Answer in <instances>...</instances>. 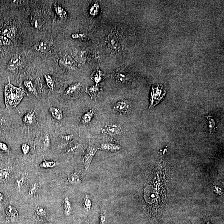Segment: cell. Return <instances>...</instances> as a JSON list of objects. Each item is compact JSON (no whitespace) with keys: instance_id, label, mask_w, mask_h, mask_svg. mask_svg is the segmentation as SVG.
<instances>
[{"instance_id":"cell-1","label":"cell","mask_w":224,"mask_h":224,"mask_svg":"<svg viewBox=\"0 0 224 224\" xmlns=\"http://www.w3.org/2000/svg\"><path fill=\"white\" fill-rule=\"evenodd\" d=\"M8 81L4 90L5 104L7 109L16 107L26 95L21 88L11 84L9 80Z\"/></svg>"},{"instance_id":"cell-2","label":"cell","mask_w":224,"mask_h":224,"mask_svg":"<svg viewBox=\"0 0 224 224\" xmlns=\"http://www.w3.org/2000/svg\"><path fill=\"white\" fill-rule=\"evenodd\" d=\"M166 94L165 88L161 84H154L152 86L151 96L149 109L153 108L164 99Z\"/></svg>"},{"instance_id":"cell-3","label":"cell","mask_w":224,"mask_h":224,"mask_svg":"<svg viewBox=\"0 0 224 224\" xmlns=\"http://www.w3.org/2000/svg\"><path fill=\"white\" fill-rule=\"evenodd\" d=\"M98 149L99 148L90 145L86 148L83 156V162L86 171L89 169L92 161Z\"/></svg>"},{"instance_id":"cell-4","label":"cell","mask_w":224,"mask_h":224,"mask_svg":"<svg viewBox=\"0 0 224 224\" xmlns=\"http://www.w3.org/2000/svg\"><path fill=\"white\" fill-rule=\"evenodd\" d=\"M122 127L117 124L111 123L107 124L103 129V133L109 136H115L122 133Z\"/></svg>"},{"instance_id":"cell-5","label":"cell","mask_w":224,"mask_h":224,"mask_svg":"<svg viewBox=\"0 0 224 224\" xmlns=\"http://www.w3.org/2000/svg\"><path fill=\"white\" fill-rule=\"evenodd\" d=\"M86 92L90 96L92 99L96 100L103 94V89L98 85H96L86 88Z\"/></svg>"},{"instance_id":"cell-6","label":"cell","mask_w":224,"mask_h":224,"mask_svg":"<svg viewBox=\"0 0 224 224\" xmlns=\"http://www.w3.org/2000/svg\"><path fill=\"white\" fill-rule=\"evenodd\" d=\"M129 102L127 100L118 101L115 104L114 109L117 112L121 114H126L129 108Z\"/></svg>"},{"instance_id":"cell-7","label":"cell","mask_w":224,"mask_h":224,"mask_svg":"<svg viewBox=\"0 0 224 224\" xmlns=\"http://www.w3.org/2000/svg\"><path fill=\"white\" fill-rule=\"evenodd\" d=\"M5 215L8 220H12L18 217L19 213L16 207L12 205H9L5 209Z\"/></svg>"},{"instance_id":"cell-8","label":"cell","mask_w":224,"mask_h":224,"mask_svg":"<svg viewBox=\"0 0 224 224\" xmlns=\"http://www.w3.org/2000/svg\"><path fill=\"white\" fill-rule=\"evenodd\" d=\"M36 118V111L34 110H30L24 116L23 122L26 125H32L35 122Z\"/></svg>"},{"instance_id":"cell-9","label":"cell","mask_w":224,"mask_h":224,"mask_svg":"<svg viewBox=\"0 0 224 224\" xmlns=\"http://www.w3.org/2000/svg\"><path fill=\"white\" fill-rule=\"evenodd\" d=\"M60 64L69 69H72L74 67V63L70 55L66 54L62 57L59 61Z\"/></svg>"},{"instance_id":"cell-10","label":"cell","mask_w":224,"mask_h":224,"mask_svg":"<svg viewBox=\"0 0 224 224\" xmlns=\"http://www.w3.org/2000/svg\"><path fill=\"white\" fill-rule=\"evenodd\" d=\"M108 43L109 47L114 50H118L120 48V45L118 40L115 35L111 33L108 37Z\"/></svg>"},{"instance_id":"cell-11","label":"cell","mask_w":224,"mask_h":224,"mask_svg":"<svg viewBox=\"0 0 224 224\" xmlns=\"http://www.w3.org/2000/svg\"><path fill=\"white\" fill-rule=\"evenodd\" d=\"M19 62V57L17 54L14 55L11 57V60H10L8 63V69L11 71L16 70L18 67Z\"/></svg>"},{"instance_id":"cell-12","label":"cell","mask_w":224,"mask_h":224,"mask_svg":"<svg viewBox=\"0 0 224 224\" xmlns=\"http://www.w3.org/2000/svg\"><path fill=\"white\" fill-rule=\"evenodd\" d=\"M50 111L54 118L60 122L62 121L64 116L63 112L60 109L57 107H51L50 108Z\"/></svg>"},{"instance_id":"cell-13","label":"cell","mask_w":224,"mask_h":224,"mask_svg":"<svg viewBox=\"0 0 224 224\" xmlns=\"http://www.w3.org/2000/svg\"><path fill=\"white\" fill-rule=\"evenodd\" d=\"M100 148L108 151L115 152L120 150L121 147L119 145L114 143H105L101 144Z\"/></svg>"},{"instance_id":"cell-14","label":"cell","mask_w":224,"mask_h":224,"mask_svg":"<svg viewBox=\"0 0 224 224\" xmlns=\"http://www.w3.org/2000/svg\"><path fill=\"white\" fill-rule=\"evenodd\" d=\"M91 77L93 80L97 83V85H98V83L103 80L106 76L105 74H104L101 71L97 70L95 71L91 74Z\"/></svg>"},{"instance_id":"cell-15","label":"cell","mask_w":224,"mask_h":224,"mask_svg":"<svg viewBox=\"0 0 224 224\" xmlns=\"http://www.w3.org/2000/svg\"><path fill=\"white\" fill-rule=\"evenodd\" d=\"M63 208L66 216H69L72 212V204L68 197H66L63 200Z\"/></svg>"},{"instance_id":"cell-16","label":"cell","mask_w":224,"mask_h":224,"mask_svg":"<svg viewBox=\"0 0 224 224\" xmlns=\"http://www.w3.org/2000/svg\"><path fill=\"white\" fill-rule=\"evenodd\" d=\"M68 181L71 184L76 185L79 184L81 182V179L79 175L77 173L73 172L70 173L68 175Z\"/></svg>"},{"instance_id":"cell-17","label":"cell","mask_w":224,"mask_h":224,"mask_svg":"<svg viewBox=\"0 0 224 224\" xmlns=\"http://www.w3.org/2000/svg\"><path fill=\"white\" fill-rule=\"evenodd\" d=\"M81 84L80 83H76L72 84L69 86L64 91V95L66 96L72 94L78 91L80 88Z\"/></svg>"},{"instance_id":"cell-18","label":"cell","mask_w":224,"mask_h":224,"mask_svg":"<svg viewBox=\"0 0 224 224\" xmlns=\"http://www.w3.org/2000/svg\"><path fill=\"white\" fill-rule=\"evenodd\" d=\"M11 168H5L0 169V182H4L7 181L10 176Z\"/></svg>"},{"instance_id":"cell-19","label":"cell","mask_w":224,"mask_h":224,"mask_svg":"<svg viewBox=\"0 0 224 224\" xmlns=\"http://www.w3.org/2000/svg\"><path fill=\"white\" fill-rule=\"evenodd\" d=\"M24 85L26 88L28 90L29 92L32 94L35 95L36 97L38 98V94L36 89L32 81L30 80H27L24 82Z\"/></svg>"},{"instance_id":"cell-20","label":"cell","mask_w":224,"mask_h":224,"mask_svg":"<svg viewBox=\"0 0 224 224\" xmlns=\"http://www.w3.org/2000/svg\"><path fill=\"white\" fill-rule=\"evenodd\" d=\"M94 115V112L92 110H90L85 112L81 116L82 122L84 124H88L91 122Z\"/></svg>"},{"instance_id":"cell-21","label":"cell","mask_w":224,"mask_h":224,"mask_svg":"<svg viewBox=\"0 0 224 224\" xmlns=\"http://www.w3.org/2000/svg\"><path fill=\"white\" fill-rule=\"evenodd\" d=\"M43 161L39 165L40 168L42 169H51L56 166V162L53 161H47L45 159L44 157H43Z\"/></svg>"},{"instance_id":"cell-22","label":"cell","mask_w":224,"mask_h":224,"mask_svg":"<svg viewBox=\"0 0 224 224\" xmlns=\"http://www.w3.org/2000/svg\"><path fill=\"white\" fill-rule=\"evenodd\" d=\"M74 57L75 60L80 63H84L86 61V56H85V53L84 51L77 50L74 52Z\"/></svg>"},{"instance_id":"cell-23","label":"cell","mask_w":224,"mask_h":224,"mask_svg":"<svg viewBox=\"0 0 224 224\" xmlns=\"http://www.w3.org/2000/svg\"><path fill=\"white\" fill-rule=\"evenodd\" d=\"M31 24L36 28H39L41 27L43 21L41 20V18L40 16L37 15H34L32 16L31 19Z\"/></svg>"},{"instance_id":"cell-24","label":"cell","mask_w":224,"mask_h":224,"mask_svg":"<svg viewBox=\"0 0 224 224\" xmlns=\"http://www.w3.org/2000/svg\"><path fill=\"white\" fill-rule=\"evenodd\" d=\"M115 78L118 82H123L128 79V76L127 73L122 71L116 74Z\"/></svg>"},{"instance_id":"cell-25","label":"cell","mask_w":224,"mask_h":224,"mask_svg":"<svg viewBox=\"0 0 224 224\" xmlns=\"http://www.w3.org/2000/svg\"><path fill=\"white\" fill-rule=\"evenodd\" d=\"M3 34L8 38L13 39L16 37V30L14 28H5L3 31Z\"/></svg>"},{"instance_id":"cell-26","label":"cell","mask_w":224,"mask_h":224,"mask_svg":"<svg viewBox=\"0 0 224 224\" xmlns=\"http://www.w3.org/2000/svg\"><path fill=\"white\" fill-rule=\"evenodd\" d=\"M35 212L37 216L40 217H45L48 214L46 209L41 206H38L36 207Z\"/></svg>"},{"instance_id":"cell-27","label":"cell","mask_w":224,"mask_h":224,"mask_svg":"<svg viewBox=\"0 0 224 224\" xmlns=\"http://www.w3.org/2000/svg\"><path fill=\"white\" fill-rule=\"evenodd\" d=\"M26 179L27 178L26 175L22 174L16 180V185L18 189H22L24 187L26 183Z\"/></svg>"},{"instance_id":"cell-28","label":"cell","mask_w":224,"mask_h":224,"mask_svg":"<svg viewBox=\"0 0 224 224\" xmlns=\"http://www.w3.org/2000/svg\"><path fill=\"white\" fill-rule=\"evenodd\" d=\"M39 185L37 183H34L29 187L28 191V195L29 197H33L36 194L38 189Z\"/></svg>"},{"instance_id":"cell-29","label":"cell","mask_w":224,"mask_h":224,"mask_svg":"<svg viewBox=\"0 0 224 224\" xmlns=\"http://www.w3.org/2000/svg\"><path fill=\"white\" fill-rule=\"evenodd\" d=\"M37 48L38 51L42 53H46L48 51L49 45L46 41H41L38 45Z\"/></svg>"},{"instance_id":"cell-30","label":"cell","mask_w":224,"mask_h":224,"mask_svg":"<svg viewBox=\"0 0 224 224\" xmlns=\"http://www.w3.org/2000/svg\"><path fill=\"white\" fill-rule=\"evenodd\" d=\"M44 76L47 86L50 89L53 90L54 88V82L53 78L49 74H45Z\"/></svg>"},{"instance_id":"cell-31","label":"cell","mask_w":224,"mask_h":224,"mask_svg":"<svg viewBox=\"0 0 224 224\" xmlns=\"http://www.w3.org/2000/svg\"><path fill=\"white\" fill-rule=\"evenodd\" d=\"M78 144L75 142H72L70 143L66 148V152L67 153H70L75 151L78 148Z\"/></svg>"},{"instance_id":"cell-32","label":"cell","mask_w":224,"mask_h":224,"mask_svg":"<svg viewBox=\"0 0 224 224\" xmlns=\"http://www.w3.org/2000/svg\"><path fill=\"white\" fill-rule=\"evenodd\" d=\"M55 10L56 12L61 18H65L67 16L66 11L60 6H58L56 7Z\"/></svg>"},{"instance_id":"cell-33","label":"cell","mask_w":224,"mask_h":224,"mask_svg":"<svg viewBox=\"0 0 224 224\" xmlns=\"http://www.w3.org/2000/svg\"><path fill=\"white\" fill-rule=\"evenodd\" d=\"M207 123L210 132L213 133L215 130V122L213 119H212L210 116L207 117Z\"/></svg>"},{"instance_id":"cell-34","label":"cell","mask_w":224,"mask_h":224,"mask_svg":"<svg viewBox=\"0 0 224 224\" xmlns=\"http://www.w3.org/2000/svg\"><path fill=\"white\" fill-rule=\"evenodd\" d=\"M44 147L45 149L50 148V138L49 134H47L44 137L42 140Z\"/></svg>"},{"instance_id":"cell-35","label":"cell","mask_w":224,"mask_h":224,"mask_svg":"<svg viewBox=\"0 0 224 224\" xmlns=\"http://www.w3.org/2000/svg\"><path fill=\"white\" fill-rule=\"evenodd\" d=\"M91 206V201L88 195H86L85 197L84 201V207L86 210L89 211L90 210Z\"/></svg>"},{"instance_id":"cell-36","label":"cell","mask_w":224,"mask_h":224,"mask_svg":"<svg viewBox=\"0 0 224 224\" xmlns=\"http://www.w3.org/2000/svg\"><path fill=\"white\" fill-rule=\"evenodd\" d=\"M21 150L23 155H28L30 152V146L27 143H23L21 145Z\"/></svg>"},{"instance_id":"cell-37","label":"cell","mask_w":224,"mask_h":224,"mask_svg":"<svg viewBox=\"0 0 224 224\" xmlns=\"http://www.w3.org/2000/svg\"><path fill=\"white\" fill-rule=\"evenodd\" d=\"M99 221L100 224H106V216L102 210L99 212Z\"/></svg>"},{"instance_id":"cell-38","label":"cell","mask_w":224,"mask_h":224,"mask_svg":"<svg viewBox=\"0 0 224 224\" xmlns=\"http://www.w3.org/2000/svg\"><path fill=\"white\" fill-rule=\"evenodd\" d=\"M0 150L7 153H9L10 152L8 146L5 143L2 142H0Z\"/></svg>"},{"instance_id":"cell-39","label":"cell","mask_w":224,"mask_h":224,"mask_svg":"<svg viewBox=\"0 0 224 224\" xmlns=\"http://www.w3.org/2000/svg\"><path fill=\"white\" fill-rule=\"evenodd\" d=\"M10 43V41L6 37L0 36V46L7 45Z\"/></svg>"},{"instance_id":"cell-40","label":"cell","mask_w":224,"mask_h":224,"mask_svg":"<svg viewBox=\"0 0 224 224\" xmlns=\"http://www.w3.org/2000/svg\"><path fill=\"white\" fill-rule=\"evenodd\" d=\"M98 5H94L91 7L90 10V14L93 16H96L98 13Z\"/></svg>"},{"instance_id":"cell-41","label":"cell","mask_w":224,"mask_h":224,"mask_svg":"<svg viewBox=\"0 0 224 224\" xmlns=\"http://www.w3.org/2000/svg\"><path fill=\"white\" fill-rule=\"evenodd\" d=\"M62 139L64 140L66 142L72 141V140L74 138V136L72 134H65L62 136Z\"/></svg>"},{"instance_id":"cell-42","label":"cell","mask_w":224,"mask_h":224,"mask_svg":"<svg viewBox=\"0 0 224 224\" xmlns=\"http://www.w3.org/2000/svg\"><path fill=\"white\" fill-rule=\"evenodd\" d=\"M4 199V194L2 192H0V203H2Z\"/></svg>"},{"instance_id":"cell-43","label":"cell","mask_w":224,"mask_h":224,"mask_svg":"<svg viewBox=\"0 0 224 224\" xmlns=\"http://www.w3.org/2000/svg\"><path fill=\"white\" fill-rule=\"evenodd\" d=\"M205 224H211L209 222H207L206 223H205Z\"/></svg>"}]
</instances>
